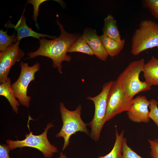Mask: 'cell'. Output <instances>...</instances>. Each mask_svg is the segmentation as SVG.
Instances as JSON below:
<instances>
[{
    "label": "cell",
    "instance_id": "cell-1",
    "mask_svg": "<svg viewBox=\"0 0 158 158\" xmlns=\"http://www.w3.org/2000/svg\"><path fill=\"white\" fill-rule=\"evenodd\" d=\"M56 23L61 31L59 36L52 40H49L44 37L41 38L38 49L35 51L28 53V57L26 59L33 58L38 56L49 58L53 61L52 67L57 68L58 72L61 73L62 62L64 61L69 62L71 59V56L67 54L69 48L80 36L78 34L67 32L58 18Z\"/></svg>",
    "mask_w": 158,
    "mask_h": 158
},
{
    "label": "cell",
    "instance_id": "cell-2",
    "mask_svg": "<svg viewBox=\"0 0 158 158\" xmlns=\"http://www.w3.org/2000/svg\"><path fill=\"white\" fill-rule=\"evenodd\" d=\"M145 64L144 59L131 62L116 80L121 85L126 95L131 99H133L139 93L151 89L152 85L150 84L139 79Z\"/></svg>",
    "mask_w": 158,
    "mask_h": 158
},
{
    "label": "cell",
    "instance_id": "cell-3",
    "mask_svg": "<svg viewBox=\"0 0 158 158\" xmlns=\"http://www.w3.org/2000/svg\"><path fill=\"white\" fill-rule=\"evenodd\" d=\"M82 109L81 105H79L75 110L71 111L66 108L63 102L60 103L59 110L63 125L56 137H62L64 139L62 151L69 145L71 136L77 132H83L87 135H90L89 130L87 128V123H85L81 118Z\"/></svg>",
    "mask_w": 158,
    "mask_h": 158
},
{
    "label": "cell",
    "instance_id": "cell-4",
    "mask_svg": "<svg viewBox=\"0 0 158 158\" xmlns=\"http://www.w3.org/2000/svg\"><path fill=\"white\" fill-rule=\"evenodd\" d=\"M155 47H158V23L151 20H142L132 36L131 53L137 56Z\"/></svg>",
    "mask_w": 158,
    "mask_h": 158
},
{
    "label": "cell",
    "instance_id": "cell-5",
    "mask_svg": "<svg viewBox=\"0 0 158 158\" xmlns=\"http://www.w3.org/2000/svg\"><path fill=\"white\" fill-rule=\"evenodd\" d=\"M113 81L111 80L104 83L102 86V91L97 95L95 97L88 96L87 97V99L93 102L95 106L93 117L87 124L91 128L90 136L95 141H97L99 140L104 124L107 95Z\"/></svg>",
    "mask_w": 158,
    "mask_h": 158
},
{
    "label": "cell",
    "instance_id": "cell-6",
    "mask_svg": "<svg viewBox=\"0 0 158 158\" xmlns=\"http://www.w3.org/2000/svg\"><path fill=\"white\" fill-rule=\"evenodd\" d=\"M54 126L52 123H49L41 134L35 135L30 132L25 135V138L23 140H6L10 150L17 148L29 147L34 148L40 151L46 158L52 157L54 153L58 151L56 147L49 142L47 137L48 130Z\"/></svg>",
    "mask_w": 158,
    "mask_h": 158
},
{
    "label": "cell",
    "instance_id": "cell-7",
    "mask_svg": "<svg viewBox=\"0 0 158 158\" xmlns=\"http://www.w3.org/2000/svg\"><path fill=\"white\" fill-rule=\"evenodd\" d=\"M21 71L17 80L11 85L15 96L19 103L27 108L29 107L31 97L27 95L28 88L30 83L35 79V74L40 68L39 63L37 62L29 66L26 62L20 63Z\"/></svg>",
    "mask_w": 158,
    "mask_h": 158
},
{
    "label": "cell",
    "instance_id": "cell-8",
    "mask_svg": "<svg viewBox=\"0 0 158 158\" xmlns=\"http://www.w3.org/2000/svg\"><path fill=\"white\" fill-rule=\"evenodd\" d=\"M133 99L129 98L121 85L116 81H113L107 98V106L104 123L116 116L130 109Z\"/></svg>",
    "mask_w": 158,
    "mask_h": 158
},
{
    "label": "cell",
    "instance_id": "cell-9",
    "mask_svg": "<svg viewBox=\"0 0 158 158\" xmlns=\"http://www.w3.org/2000/svg\"><path fill=\"white\" fill-rule=\"evenodd\" d=\"M20 42L13 43L5 51L0 52V83L6 81L11 68L24 56L19 47Z\"/></svg>",
    "mask_w": 158,
    "mask_h": 158
},
{
    "label": "cell",
    "instance_id": "cell-10",
    "mask_svg": "<svg viewBox=\"0 0 158 158\" xmlns=\"http://www.w3.org/2000/svg\"><path fill=\"white\" fill-rule=\"evenodd\" d=\"M149 101L144 96H138L133 99L130 109L127 112L129 119L136 123H147L150 121L148 107Z\"/></svg>",
    "mask_w": 158,
    "mask_h": 158
},
{
    "label": "cell",
    "instance_id": "cell-11",
    "mask_svg": "<svg viewBox=\"0 0 158 158\" xmlns=\"http://www.w3.org/2000/svg\"><path fill=\"white\" fill-rule=\"evenodd\" d=\"M24 10L20 19L15 25L9 20L6 22L4 25L5 28H13L16 30L18 42H20L21 39L24 38L28 37H32L38 39L39 40L41 37H47L53 39L57 37L56 36H50L48 34L37 32L30 28L26 24V18L24 15Z\"/></svg>",
    "mask_w": 158,
    "mask_h": 158
},
{
    "label": "cell",
    "instance_id": "cell-12",
    "mask_svg": "<svg viewBox=\"0 0 158 158\" xmlns=\"http://www.w3.org/2000/svg\"><path fill=\"white\" fill-rule=\"evenodd\" d=\"M80 37L87 42L96 57L102 61H106L109 55L101 42L100 36L98 35L96 30L86 28Z\"/></svg>",
    "mask_w": 158,
    "mask_h": 158
},
{
    "label": "cell",
    "instance_id": "cell-13",
    "mask_svg": "<svg viewBox=\"0 0 158 158\" xmlns=\"http://www.w3.org/2000/svg\"><path fill=\"white\" fill-rule=\"evenodd\" d=\"M142 72L145 81L152 85H158V58L152 56L145 64Z\"/></svg>",
    "mask_w": 158,
    "mask_h": 158
},
{
    "label": "cell",
    "instance_id": "cell-14",
    "mask_svg": "<svg viewBox=\"0 0 158 158\" xmlns=\"http://www.w3.org/2000/svg\"><path fill=\"white\" fill-rule=\"evenodd\" d=\"M102 31L103 34L106 37L115 40H121L116 21L111 15L105 18Z\"/></svg>",
    "mask_w": 158,
    "mask_h": 158
},
{
    "label": "cell",
    "instance_id": "cell-15",
    "mask_svg": "<svg viewBox=\"0 0 158 158\" xmlns=\"http://www.w3.org/2000/svg\"><path fill=\"white\" fill-rule=\"evenodd\" d=\"M100 38L105 49L111 57L117 55L124 47L125 42L124 39L115 40L105 37L103 34L100 36Z\"/></svg>",
    "mask_w": 158,
    "mask_h": 158
},
{
    "label": "cell",
    "instance_id": "cell-16",
    "mask_svg": "<svg viewBox=\"0 0 158 158\" xmlns=\"http://www.w3.org/2000/svg\"><path fill=\"white\" fill-rule=\"evenodd\" d=\"M11 79L8 77L7 80L0 85V95L5 97L11 106L13 111L16 114L18 112L20 103L17 100L11 87Z\"/></svg>",
    "mask_w": 158,
    "mask_h": 158
},
{
    "label": "cell",
    "instance_id": "cell-17",
    "mask_svg": "<svg viewBox=\"0 0 158 158\" xmlns=\"http://www.w3.org/2000/svg\"><path fill=\"white\" fill-rule=\"evenodd\" d=\"M124 130L118 133L116 129V139L113 148L111 151L104 156H100L97 158H122V149Z\"/></svg>",
    "mask_w": 158,
    "mask_h": 158
},
{
    "label": "cell",
    "instance_id": "cell-18",
    "mask_svg": "<svg viewBox=\"0 0 158 158\" xmlns=\"http://www.w3.org/2000/svg\"><path fill=\"white\" fill-rule=\"evenodd\" d=\"M78 52L90 56L94 55V52L87 42L80 37L77 40L69 47L68 52Z\"/></svg>",
    "mask_w": 158,
    "mask_h": 158
},
{
    "label": "cell",
    "instance_id": "cell-19",
    "mask_svg": "<svg viewBox=\"0 0 158 158\" xmlns=\"http://www.w3.org/2000/svg\"><path fill=\"white\" fill-rule=\"evenodd\" d=\"M7 31L8 30L4 31L1 29L0 30V52L5 51L11 44L18 42L15 31L11 35H8Z\"/></svg>",
    "mask_w": 158,
    "mask_h": 158
},
{
    "label": "cell",
    "instance_id": "cell-20",
    "mask_svg": "<svg viewBox=\"0 0 158 158\" xmlns=\"http://www.w3.org/2000/svg\"><path fill=\"white\" fill-rule=\"evenodd\" d=\"M141 2L143 6L148 9L152 16L158 19V0H143Z\"/></svg>",
    "mask_w": 158,
    "mask_h": 158
},
{
    "label": "cell",
    "instance_id": "cell-21",
    "mask_svg": "<svg viewBox=\"0 0 158 158\" xmlns=\"http://www.w3.org/2000/svg\"><path fill=\"white\" fill-rule=\"evenodd\" d=\"M149 117L152 120L158 127V102L155 99H152L149 101Z\"/></svg>",
    "mask_w": 158,
    "mask_h": 158
},
{
    "label": "cell",
    "instance_id": "cell-22",
    "mask_svg": "<svg viewBox=\"0 0 158 158\" xmlns=\"http://www.w3.org/2000/svg\"><path fill=\"white\" fill-rule=\"evenodd\" d=\"M127 139L124 137L122 149V158H143L133 150L128 145ZM150 158H153L152 157Z\"/></svg>",
    "mask_w": 158,
    "mask_h": 158
},
{
    "label": "cell",
    "instance_id": "cell-23",
    "mask_svg": "<svg viewBox=\"0 0 158 158\" xmlns=\"http://www.w3.org/2000/svg\"><path fill=\"white\" fill-rule=\"evenodd\" d=\"M48 1L47 0H28L26 3L31 4L33 7V12L32 17L33 21L35 22V26L38 30L39 27L37 23V18L39 16V7L40 5L43 3Z\"/></svg>",
    "mask_w": 158,
    "mask_h": 158
},
{
    "label": "cell",
    "instance_id": "cell-24",
    "mask_svg": "<svg viewBox=\"0 0 158 158\" xmlns=\"http://www.w3.org/2000/svg\"><path fill=\"white\" fill-rule=\"evenodd\" d=\"M151 149L150 155L153 158H158V138L148 139Z\"/></svg>",
    "mask_w": 158,
    "mask_h": 158
},
{
    "label": "cell",
    "instance_id": "cell-25",
    "mask_svg": "<svg viewBox=\"0 0 158 158\" xmlns=\"http://www.w3.org/2000/svg\"><path fill=\"white\" fill-rule=\"evenodd\" d=\"M10 150L8 145L2 144L0 145V158H11L9 153Z\"/></svg>",
    "mask_w": 158,
    "mask_h": 158
},
{
    "label": "cell",
    "instance_id": "cell-26",
    "mask_svg": "<svg viewBox=\"0 0 158 158\" xmlns=\"http://www.w3.org/2000/svg\"><path fill=\"white\" fill-rule=\"evenodd\" d=\"M58 158H68V157L65 154H63L62 152H61Z\"/></svg>",
    "mask_w": 158,
    "mask_h": 158
}]
</instances>
